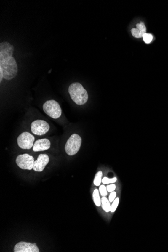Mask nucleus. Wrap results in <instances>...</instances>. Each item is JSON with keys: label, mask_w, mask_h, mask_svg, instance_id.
Returning <instances> with one entry per match:
<instances>
[{"label": "nucleus", "mask_w": 168, "mask_h": 252, "mask_svg": "<svg viewBox=\"0 0 168 252\" xmlns=\"http://www.w3.org/2000/svg\"><path fill=\"white\" fill-rule=\"evenodd\" d=\"M116 196V192L113 191L111 192L109 197V200L110 202H113V201L115 200V198Z\"/></svg>", "instance_id": "20"}, {"label": "nucleus", "mask_w": 168, "mask_h": 252, "mask_svg": "<svg viewBox=\"0 0 168 252\" xmlns=\"http://www.w3.org/2000/svg\"><path fill=\"white\" fill-rule=\"evenodd\" d=\"M14 252H39V248L35 243L20 242L17 243L14 248Z\"/></svg>", "instance_id": "8"}, {"label": "nucleus", "mask_w": 168, "mask_h": 252, "mask_svg": "<svg viewBox=\"0 0 168 252\" xmlns=\"http://www.w3.org/2000/svg\"><path fill=\"white\" fill-rule=\"evenodd\" d=\"M82 143V139L77 134H72L65 145V151L68 155H73L80 150Z\"/></svg>", "instance_id": "3"}, {"label": "nucleus", "mask_w": 168, "mask_h": 252, "mask_svg": "<svg viewBox=\"0 0 168 252\" xmlns=\"http://www.w3.org/2000/svg\"><path fill=\"white\" fill-rule=\"evenodd\" d=\"M16 163L21 169L31 170L33 169L34 159L33 157L28 154H23L17 157Z\"/></svg>", "instance_id": "6"}, {"label": "nucleus", "mask_w": 168, "mask_h": 252, "mask_svg": "<svg viewBox=\"0 0 168 252\" xmlns=\"http://www.w3.org/2000/svg\"><path fill=\"white\" fill-rule=\"evenodd\" d=\"M137 28H133L132 29V35L135 38H140L143 36L145 33H146L147 29L145 24L143 22L137 24Z\"/></svg>", "instance_id": "12"}, {"label": "nucleus", "mask_w": 168, "mask_h": 252, "mask_svg": "<svg viewBox=\"0 0 168 252\" xmlns=\"http://www.w3.org/2000/svg\"><path fill=\"white\" fill-rule=\"evenodd\" d=\"M14 47L8 42H3L0 44V60H3L12 57Z\"/></svg>", "instance_id": "9"}, {"label": "nucleus", "mask_w": 168, "mask_h": 252, "mask_svg": "<svg viewBox=\"0 0 168 252\" xmlns=\"http://www.w3.org/2000/svg\"><path fill=\"white\" fill-rule=\"evenodd\" d=\"M93 199L95 205L97 206H100L101 205V199L100 198L99 192L97 189H95L93 193Z\"/></svg>", "instance_id": "14"}, {"label": "nucleus", "mask_w": 168, "mask_h": 252, "mask_svg": "<svg viewBox=\"0 0 168 252\" xmlns=\"http://www.w3.org/2000/svg\"><path fill=\"white\" fill-rule=\"evenodd\" d=\"M99 191H100L101 195L102 196H106L107 195V190L106 187L104 185L100 186L99 187Z\"/></svg>", "instance_id": "19"}, {"label": "nucleus", "mask_w": 168, "mask_h": 252, "mask_svg": "<svg viewBox=\"0 0 168 252\" xmlns=\"http://www.w3.org/2000/svg\"><path fill=\"white\" fill-rule=\"evenodd\" d=\"M0 70H2L3 78L10 80L17 76L18 66L13 57L0 60Z\"/></svg>", "instance_id": "2"}, {"label": "nucleus", "mask_w": 168, "mask_h": 252, "mask_svg": "<svg viewBox=\"0 0 168 252\" xmlns=\"http://www.w3.org/2000/svg\"><path fill=\"white\" fill-rule=\"evenodd\" d=\"M31 132L35 135H42L47 134L49 129V125L43 120H36L31 124Z\"/></svg>", "instance_id": "7"}, {"label": "nucleus", "mask_w": 168, "mask_h": 252, "mask_svg": "<svg viewBox=\"0 0 168 252\" xmlns=\"http://www.w3.org/2000/svg\"><path fill=\"white\" fill-rule=\"evenodd\" d=\"M49 161V158L47 155L40 154L37 158V160L34 161L33 169L36 172H42Z\"/></svg>", "instance_id": "10"}, {"label": "nucleus", "mask_w": 168, "mask_h": 252, "mask_svg": "<svg viewBox=\"0 0 168 252\" xmlns=\"http://www.w3.org/2000/svg\"><path fill=\"white\" fill-rule=\"evenodd\" d=\"M50 142L47 139L36 140L33 147L34 152H38L47 150L50 147Z\"/></svg>", "instance_id": "11"}, {"label": "nucleus", "mask_w": 168, "mask_h": 252, "mask_svg": "<svg viewBox=\"0 0 168 252\" xmlns=\"http://www.w3.org/2000/svg\"><path fill=\"white\" fill-rule=\"evenodd\" d=\"M43 111L49 116L57 119L62 115L61 107L58 102L54 100L47 101L43 105Z\"/></svg>", "instance_id": "4"}, {"label": "nucleus", "mask_w": 168, "mask_h": 252, "mask_svg": "<svg viewBox=\"0 0 168 252\" xmlns=\"http://www.w3.org/2000/svg\"><path fill=\"white\" fill-rule=\"evenodd\" d=\"M68 92L72 100L77 105H82L88 101V93L79 83H72L68 88Z\"/></svg>", "instance_id": "1"}, {"label": "nucleus", "mask_w": 168, "mask_h": 252, "mask_svg": "<svg viewBox=\"0 0 168 252\" xmlns=\"http://www.w3.org/2000/svg\"><path fill=\"white\" fill-rule=\"evenodd\" d=\"M102 171H99L97 173V174L95 175V178L94 180V184L95 186H100V184L102 182Z\"/></svg>", "instance_id": "15"}, {"label": "nucleus", "mask_w": 168, "mask_h": 252, "mask_svg": "<svg viewBox=\"0 0 168 252\" xmlns=\"http://www.w3.org/2000/svg\"><path fill=\"white\" fill-rule=\"evenodd\" d=\"M117 181V178L116 177H114L113 178L109 179L107 177H104L103 178L102 180V182L104 184H108L113 183H115Z\"/></svg>", "instance_id": "18"}, {"label": "nucleus", "mask_w": 168, "mask_h": 252, "mask_svg": "<svg viewBox=\"0 0 168 252\" xmlns=\"http://www.w3.org/2000/svg\"><path fill=\"white\" fill-rule=\"evenodd\" d=\"M119 202V199L118 197L115 199V200L113 201V203L111 206V211H110L111 212H115V211H116L117 208L118 207Z\"/></svg>", "instance_id": "17"}, {"label": "nucleus", "mask_w": 168, "mask_h": 252, "mask_svg": "<svg viewBox=\"0 0 168 252\" xmlns=\"http://www.w3.org/2000/svg\"><path fill=\"white\" fill-rule=\"evenodd\" d=\"M143 41L145 42V43L147 44H150L153 39V35L150 33H145L143 35Z\"/></svg>", "instance_id": "16"}, {"label": "nucleus", "mask_w": 168, "mask_h": 252, "mask_svg": "<svg viewBox=\"0 0 168 252\" xmlns=\"http://www.w3.org/2000/svg\"><path fill=\"white\" fill-rule=\"evenodd\" d=\"M35 138L28 132H24L19 135L17 138V144L22 149H29L33 147Z\"/></svg>", "instance_id": "5"}, {"label": "nucleus", "mask_w": 168, "mask_h": 252, "mask_svg": "<svg viewBox=\"0 0 168 252\" xmlns=\"http://www.w3.org/2000/svg\"><path fill=\"white\" fill-rule=\"evenodd\" d=\"M101 205L102 209L106 212L111 211V205L110 201L105 196H103L101 198Z\"/></svg>", "instance_id": "13"}, {"label": "nucleus", "mask_w": 168, "mask_h": 252, "mask_svg": "<svg viewBox=\"0 0 168 252\" xmlns=\"http://www.w3.org/2000/svg\"><path fill=\"white\" fill-rule=\"evenodd\" d=\"M107 190L108 191V192H112L115 190L116 189V185L114 184H111L109 185L106 187Z\"/></svg>", "instance_id": "21"}, {"label": "nucleus", "mask_w": 168, "mask_h": 252, "mask_svg": "<svg viewBox=\"0 0 168 252\" xmlns=\"http://www.w3.org/2000/svg\"><path fill=\"white\" fill-rule=\"evenodd\" d=\"M3 78V73H2V70H0V82H2Z\"/></svg>", "instance_id": "22"}]
</instances>
